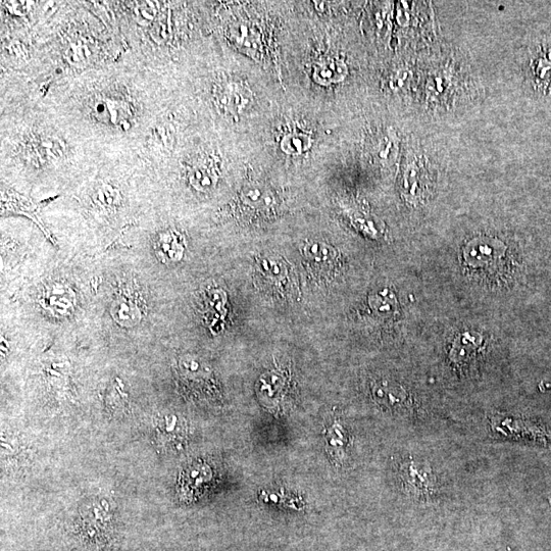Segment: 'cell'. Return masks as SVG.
I'll use <instances>...</instances> for the list:
<instances>
[{"label": "cell", "mask_w": 551, "mask_h": 551, "mask_svg": "<svg viewBox=\"0 0 551 551\" xmlns=\"http://www.w3.org/2000/svg\"><path fill=\"white\" fill-rule=\"evenodd\" d=\"M257 278L260 285L272 294L292 296L297 290L292 269L281 258L265 257L257 262Z\"/></svg>", "instance_id": "obj_1"}, {"label": "cell", "mask_w": 551, "mask_h": 551, "mask_svg": "<svg viewBox=\"0 0 551 551\" xmlns=\"http://www.w3.org/2000/svg\"><path fill=\"white\" fill-rule=\"evenodd\" d=\"M91 115L99 122L122 130H128L134 118L133 106L129 100L111 93L93 99Z\"/></svg>", "instance_id": "obj_2"}, {"label": "cell", "mask_w": 551, "mask_h": 551, "mask_svg": "<svg viewBox=\"0 0 551 551\" xmlns=\"http://www.w3.org/2000/svg\"><path fill=\"white\" fill-rule=\"evenodd\" d=\"M402 478L408 490L421 499L431 497L436 490V477L430 465L410 460L403 464Z\"/></svg>", "instance_id": "obj_3"}, {"label": "cell", "mask_w": 551, "mask_h": 551, "mask_svg": "<svg viewBox=\"0 0 551 551\" xmlns=\"http://www.w3.org/2000/svg\"><path fill=\"white\" fill-rule=\"evenodd\" d=\"M484 338L476 331H464L456 336L449 350V360L460 369L468 368L481 354Z\"/></svg>", "instance_id": "obj_4"}, {"label": "cell", "mask_w": 551, "mask_h": 551, "mask_svg": "<svg viewBox=\"0 0 551 551\" xmlns=\"http://www.w3.org/2000/svg\"><path fill=\"white\" fill-rule=\"evenodd\" d=\"M502 245L490 239H476L466 247L464 258L469 266L475 269L492 268L498 264L499 258L504 256V252H499Z\"/></svg>", "instance_id": "obj_5"}, {"label": "cell", "mask_w": 551, "mask_h": 551, "mask_svg": "<svg viewBox=\"0 0 551 551\" xmlns=\"http://www.w3.org/2000/svg\"><path fill=\"white\" fill-rule=\"evenodd\" d=\"M507 436L530 443L551 446V429L542 423L531 420H516L507 418Z\"/></svg>", "instance_id": "obj_6"}, {"label": "cell", "mask_w": 551, "mask_h": 551, "mask_svg": "<svg viewBox=\"0 0 551 551\" xmlns=\"http://www.w3.org/2000/svg\"><path fill=\"white\" fill-rule=\"evenodd\" d=\"M156 250L159 258L166 263L179 262L185 253V239L175 230H167L158 235Z\"/></svg>", "instance_id": "obj_7"}, {"label": "cell", "mask_w": 551, "mask_h": 551, "mask_svg": "<svg viewBox=\"0 0 551 551\" xmlns=\"http://www.w3.org/2000/svg\"><path fill=\"white\" fill-rule=\"evenodd\" d=\"M250 100H252V92L239 83H228L218 93L219 105L230 114L244 110Z\"/></svg>", "instance_id": "obj_8"}, {"label": "cell", "mask_w": 551, "mask_h": 551, "mask_svg": "<svg viewBox=\"0 0 551 551\" xmlns=\"http://www.w3.org/2000/svg\"><path fill=\"white\" fill-rule=\"evenodd\" d=\"M136 295L124 292L115 300L112 309L113 318L124 327L137 325L142 319V311Z\"/></svg>", "instance_id": "obj_9"}, {"label": "cell", "mask_w": 551, "mask_h": 551, "mask_svg": "<svg viewBox=\"0 0 551 551\" xmlns=\"http://www.w3.org/2000/svg\"><path fill=\"white\" fill-rule=\"evenodd\" d=\"M74 294L72 290L63 284L49 286L43 294L44 307L59 315H69L74 307Z\"/></svg>", "instance_id": "obj_10"}, {"label": "cell", "mask_w": 551, "mask_h": 551, "mask_svg": "<svg viewBox=\"0 0 551 551\" xmlns=\"http://www.w3.org/2000/svg\"><path fill=\"white\" fill-rule=\"evenodd\" d=\"M303 254L317 273L331 271L337 260L335 249L322 242L308 243L303 250Z\"/></svg>", "instance_id": "obj_11"}, {"label": "cell", "mask_w": 551, "mask_h": 551, "mask_svg": "<svg viewBox=\"0 0 551 551\" xmlns=\"http://www.w3.org/2000/svg\"><path fill=\"white\" fill-rule=\"evenodd\" d=\"M34 161L48 162L64 157L66 148L64 142L55 136L40 137L30 143L28 147Z\"/></svg>", "instance_id": "obj_12"}, {"label": "cell", "mask_w": 551, "mask_h": 551, "mask_svg": "<svg viewBox=\"0 0 551 551\" xmlns=\"http://www.w3.org/2000/svg\"><path fill=\"white\" fill-rule=\"evenodd\" d=\"M346 75V65L342 61L332 58L317 64L313 72L315 81L325 86L342 81Z\"/></svg>", "instance_id": "obj_13"}, {"label": "cell", "mask_w": 551, "mask_h": 551, "mask_svg": "<svg viewBox=\"0 0 551 551\" xmlns=\"http://www.w3.org/2000/svg\"><path fill=\"white\" fill-rule=\"evenodd\" d=\"M218 179L217 168L209 161L198 163L191 168L189 173V181L197 190H210L216 185Z\"/></svg>", "instance_id": "obj_14"}, {"label": "cell", "mask_w": 551, "mask_h": 551, "mask_svg": "<svg viewBox=\"0 0 551 551\" xmlns=\"http://www.w3.org/2000/svg\"><path fill=\"white\" fill-rule=\"evenodd\" d=\"M311 145L310 135L303 132H292L283 138L281 148L288 155H299L307 152Z\"/></svg>", "instance_id": "obj_15"}, {"label": "cell", "mask_w": 551, "mask_h": 551, "mask_svg": "<svg viewBox=\"0 0 551 551\" xmlns=\"http://www.w3.org/2000/svg\"><path fill=\"white\" fill-rule=\"evenodd\" d=\"M271 199L269 192L259 186H250L243 192V202L249 207H268Z\"/></svg>", "instance_id": "obj_16"}, {"label": "cell", "mask_w": 551, "mask_h": 551, "mask_svg": "<svg viewBox=\"0 0 551 551\" xmlns=\"http://www.w3.org/2000/svg\"><path fill=\"white\" fill-rule=\"evenodd\" d=\"M118 198V192L112 187H100L96 192V202L103 207L109 208L116 206L118 204Z\"/></svg>", "instance_id": "obj_17"}, {"label": "cell", "mask_w": 551, "mask_h": 551, "mask_svg": "<svg viewBox=\"0 0 551 551\" xmlns=\"http://www.w3.org/2000/svg\"><path fill=\"white\" fill-rule=\"evenodd\" d=\"M10 5H8V8L10 9V11L12 12V14H19V15H22L25 11H26V3H8Z\"/></svg>", "instance_id": "obj_18"}, {"label": "cell", "mask_w": 551, "mask_h": 551, "mask_svg": "<svg viewBox=\"0 0 551 551\" xmlns=\"http://www.w3.org/2000/svg\"><path fill=\"white\" fill-rule=\"evenodd\" d=\"M538 387H539V390H540L541 392H544V391H547V390H551V381H549V382H544V381H543V382H541V383L539 384Z\"/></svg>", "instance_id": "obj_19"}]
</instances>
